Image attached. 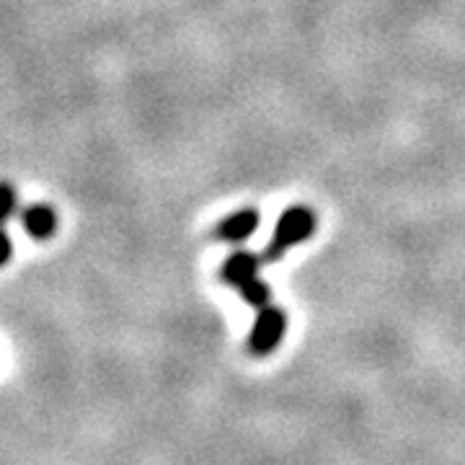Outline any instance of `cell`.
Masks as SVG:
<instances>
[{"mask_svg": "<svg viewBox=\"0 0 465 465\" xmlns=\"http://www.w3.org/2000/svg\"><path fill=\"white\" fill-rule=\"evenodd\" d=\"M316 213L305 204H295V207H287L277 225H274V232L266 243V249L262 251V262L264 264H274L284 259L287 251H292L300 243H305L313 232H316Z\"/></svg>", "mask_w": 465, "mask_h": 465, "instance_id": "1", "label": "cell"}, {"mask_svg": "<svg viewBox=\"0 0 465 465\" xmlns=\"http://www.w3.org/2000/svg\"><path fill=\"white\" fill-rule=\"evenodd\" d=\"M284 331H287V316H284L282 308L266 305V308L259 311V316L251 326L246 349L253 357H269L272 351H277Z\"/></svg>", "mask_w": 465, "mask_h": 465, "instance_id": "2", "label": "cell"}, {"mask_svg": "<svg viewBox=\"0 0 465 465\" xmlns=\"http://www.w3.org/2000/svg\"><path fill=\"white\" fill-rule=\"evenodd\" d=\"M262 264H264L262 256H256L251 251H232L231 256L225 259L223 269H220V280L241 292L253 280H259V266Z\"/></svg>", "mask_w": 465, "mask_h": 465, "instance_id": "3", "label": "cell"}, {"mask_svg": "<svg viewBox=\"0 0 465 465\" xmlns=\"http://www.w3.org/2000/svg\"><path fill=\"white\" fill-rule=\"evenodd\" d=\"M259 223H262L259 210H253V207L235 210V213H231V215L223 217L217 223L215 238L223 241V243H243L246 238H251L253 232L259 231Z\"/></svg>", "mask_w": 465, "mask_h": 465, "instance_id": "4", "label": "cell"}, {"mask_svg": "<svg viewBox=\"0 0 465 465\" xmlns=\"http://www.w3.org/2000/svg\"><path fill=\"white\" fill-rule=\"evenodd\" d=\"M21 223H24V231L29 232L34 241H47L57 231V215L50 204H32V207L21 210Z\"/></svg>", "mask_w": 465, "mask_h": 465, "instance_id": "5", "label": "cell"}, {"mask_svg": "<svg viewBox=\"0 0 465 465\" xmlns=\"http://www.w3.org/2000/svg\"><path fill=\"white\" fill-rule=\"evenodd\" d=\"M18 213V194L14 189V183L5 182L3 183V217L11 220V217Z\"/></svg>", "mask_w": 465, "mask_h": 465, "instance_id": "6", "label": "cell"}, {"mask_svg": "<svg viewBox=\"0 0 465 465\" xmlns=\"http://www.w3.org/2000/svg\"><path fill=\"white\" fill-rule=\"evenodd\" d=\"M11 251H14V243H11V238H8V235H3V266L11 262Z\"/></svg>", "mask_w": 465, "mask_h": 465, "instance_id": "7", "label": "cell"}]
</instances>
